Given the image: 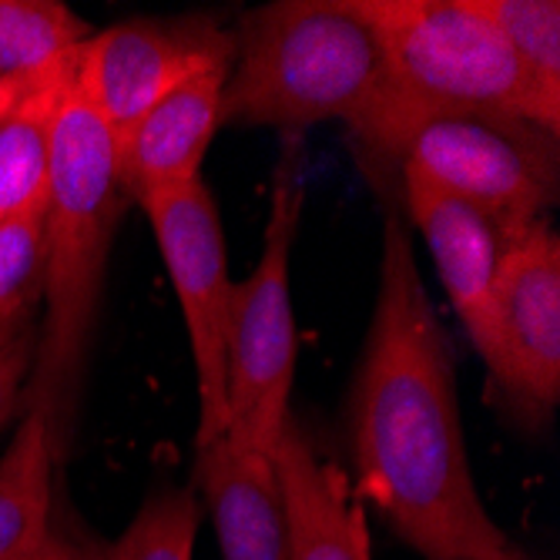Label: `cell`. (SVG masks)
<instances>
[{"instance_id":"4fadbf2b","label":"cell","mask_w":560,"mask_h":560,"mask_svg":"<svg viewBox=\"0 0 560 560\" xmlns=\"http://www.w3.org/2000/svg\"><path fill=\"white\" fill-rule=\"evenodd\" d=\"M195 483L209 503L225 560H289L282 493L269 453L222 436L195 450Z\"/></svg>"},{"instance_id":"44dd1931","label":"cell","mask_w":560,"mask_h":560,"mask_svg":"<svg viewBox=\"0 0 560 560\" xmlns=\"http://www.w3.org/2000/svg\"><path fill=\"white\" fill-rule=\"evenodd\" d=\"M24 560H108V544L71 517L50 514V527L34 553Z\"/></svg>"},{"instance_id":"5b68a950","label":"cell","mask_w":560,"mask_h":560,"mask_svg":"<svg viewBox=\"0 0 560 560\" xmlns=\"http://www.w3.org/2000/svg\"><path fill=\"white\" fill-rule=\"evenodd\" d=\"M262 256L245 282L232 285L225 332V436L245 450H276L289 423L299 332L292 313V248L305 209L299 138H282L272 172Z\"/></svg>"},{"instance_id":"ffe728a7","label":"cell","mask_w":560,"mask_h":560,"mask_svg":"<svg viewBox=\"0 0 560 560\" xmlns=\"http://www.w3.org/2000/svg\"><path fill=\"white\" fill-rule=\"evenodd\" d=\"M37 310L27 305V310L0 323V430L21 413L24 386L37 349Z\"/></svg>"},{"instance_id":"ac0fdd59","label":"cell","mask_w":560,"mask_h":560,"mask_svg":"<svg viewBox=\"0 0 560 560\" xmlns=\"http://www.w3.org/2000/svg\"><path fill=\"white\" fill-rule=\"evenodd\" d=\"M198 524V493L159 487L144 497L125 534L108 544V560H191Z\"/></svg>"},{"instance_id":"d6986e66","label":"cell","mask_w":560,"mask_h":560,"mask_svg":"<svg viewBox=\"0 0 560 560\" xmlns=\"http://www.w3.org/2000/svg\"><path fill=\"white\" fill-rule=\"evenodd\" d=\"M50 191L47 185L0 225V323L37 305L44 272V222Z\"/></svg>"},{"instance_id":"e0dca14e","label":"cell","mask_w":560,"mask_h":560,"mask_svg":"<svg viewBox=\"0 0 560 560\" xmlns=\"http://www.w3.org/2000/svg\"><path fill=\"white\" fill-rule=\"evenodd\" d=\"M511 44L534 91L560 112V4L557 0H477Z\"/></svg>"},{"instance_id":"30bf717a","label":"cell","mask_w":560,"mask_h":560,"mask_svg":"<svg viewBox=\"0 0 560 560\" xmlns=\"http://www.w3.org/2000/svg\"><path fill=\"white\" fill-rule=\"evenodd\" d=\"M399 185L410 222L433 252L443 292L477 349L490 323L500 262L517 238L474 201L433 185L413 168H399Z\"/></svg>"},{"instance_id":"ba28073f","label":"cell","mask_w":560,"mask_h":560,"mask_svg":"<svg viewBox=\"0 0 560 560\" xmlns=\"http://www.w3.org/2000/svg\"><path fill=\"white\" fill-rule=\"evenodd\" d=\"M477 352L517 420H550L560 399V235L550 222L503 256Z\"/></svg>"},{"instance_id":"6da1fadb","label":"cell","mask_w":560,"mask_h":560,"mask_svg":"<svg viewBox=\"0 0 560 560\" xmlns=\"http://www.w3.org/2000/svg\"><path fill=\"white\" fill-rule=\"evenodd\" d=\"M346 427L355 497L427 560H503L514 550L474 483L453 342L399 215H386L380 289Z\"/></svg>"},{"instance_id":"8fae6325","label":"cell","mask_w":560,"mask_h":560,"mask_svg":"<svg viewBox=\"0 0 560 560\" xmlns=\"http://www.w3.org/2000/svg\"><path fill=\"white\" fill-rule=\"evenodd\" d=\"M272 467L282 493L289 560H373L366 503L355 497L346 470L313 450L292 417L272 450Z\"/></svg>"},{"instance_id":"2e32d148","label":"cell","mask_w":560,"mask_h":560,"mask_svg":"<svg viewBox=\"0 0 560 560\" xmlns=\"http://www.w3.org/2000/svg\"><path fill=\"white\" fill-rule=\"evenodd\" d=\"M91 34L61 0H0V78H34Z\"/></svg>"},{"instance_id":"7a4b0ae2","label":"cell","mask_w":560,"mask_h":560,"mask_svg":"<svg viewBox=\"0 0 560 560\" xmlns=\"http://www.w3.org/2000/svg\"><path fill=\"white\" fill-rule=\"evenodd\" d=\"M44 222V313L37 319L34 366L21 413H37L55 464L65 467L84 413L91 346L118 222L128 201L118 185V148L81 84V68L65 94L50 138Z\"/></svg>"},{"instance_id":"5bb4252c","label":"cell","mask_w":560,"mask_h":560,"mask_svg":"<svg viewBox=\"0 0 560 560\" xmlns=\"http://www.w3.org/2000/svg\"><path fill=\"white\" fill-rule=\"evenodd\" d=\"M81 68V47L58 65L44 68L11 118L0 125V225L47 185L50 138L65 105V94Z\"/></svg>"},{"instance_id":"3957f363","label":"cell","mask_w":560,"mask_h":560,"mask_svg":"<svg viewBox=\"0 0 560 560\" xmlns=\"http://www.w3.org/2000/svg\"><path fill=\"white\" fill-rule=\"evenodd\" d=\"M393 88L380 34L355 0H272L235 31L222 125L299 138L323 121L360 128Z\"/></svg>"},{"instance_id":"9a60e30c","label":"cell","mask_w":560,"mask_h":560,"mask_svg":"<svg viewBox=\"0 0 560 560\" xmlns=\"http://www.w3.org/2000/svg\"><path fill=\"white\" fill-rule=\"evenodd\" d=\"M55 470L44 420L21 413L0 456V560H24L40 547L55 514Z\"/></svg>"},{"instance_id":"277c9868","label":"cell","mask_w":560,"mask_h":560,"mask_svg":"<svg viewBox=\"0 0 560 560\" xmlns=\"http://www.w3.org/2000/svg\"><path fill=\"white\" fill-rule=\"evenodd\" d=\"M352 138L396 172L474 201L514 238L547 222L560 198V138L511 112L436 105L393 84Z\"/></svg>"},{"instance_id":"52a82bcc","label":"cell","mask_w":560,"mask_h":560,"mask_svg":"<svg viewBox=\"0 0 560 560\" xmlns=\"http://www.w3.org/2000/svg\"><path fill=\"white\" fill-rule=\"evenodd\" d=\"M151 232H155L162 262L172 276L191 363H195V393H198V427L195 450L209 446L229 430L225 402V332L232 305V276L229 248L219 215V201L206 178L165 188L138 201Z\"/></svg>"},{"instance_id":"7402d4cb","label":"cell","mask_w":560,"mask_h":560,"mask_svg":"<svg viewBox=\"0 0 560 560\" xmlns=\"http://www.w3.org/2000/svg\"><path fill=\"white\" fill-rule=\"evenodd\" d=\"M503 560H530V557H527V553H524L521 547H514V550H511V553H506Z\"/></svg>"},{"instance_id":"9c48e42d","label":"cell","mask_w":560,"mask_h":560,"mask_svg":"<svg viewBox=\"0 0 560 560\" xmlns=\"http://www.w3.org/2000/svg\"><path fill=\"white\" fill-rule=\"evenodd\" d=\"M232 61L235 34L215 14L128 18L81 44V84L121 148L151 105L188 78Z\"/></svg>"},{"instance_id":"7c38bea8","label":"cell","mask_w":560,"mask_h":560,"mask_svg":"<svg viewBox=\"0 0 560 560\" xmlns=\"http://www.w3.org/2000/svg\"><path fill=\"white\" fill-rule=\"evenodd\" d=\"M232 68L195 74L151 105L118 148V185L128 206L201 178L206 151L222 128V91Z\"/></svg>"},{"instance_id":"8992f818","label":"cell","mask_w":560,"mask_h":560,"mask_svg":"<svg viewBox=\"0 0 560 560\" xmlns=\"http://www.w3.org/2000/svg\"><path fill=\"white\" fill-rule=\"evenodd\" d=\"M383 40L393 84L436 105L511 112L560 138V112L534 91L477 0H355Z\"/></svg>"}]
</instances>
